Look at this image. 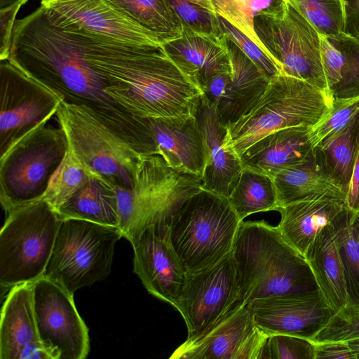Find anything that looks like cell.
<instances>
[{
	"instance_id": "obj_1",
	"label": "cell",
	"mask_w": 359,
	"mask_h": 359,
	"mask_svg": "<svg viewBox=\"0 0 359 359\" xmlns=\"http://www.w3.org/2000/svg\"><path fill=\"white\" fill-rule=\"evenodd\" d=\"M73 34L104 81V92L135 118L182 124L196 116L202 90L161 47Z\"/></svg>"
},
{
	"instance_id": "obj_2",
	"label": "cell",
	"mask_w": 359,
	"mask_h": 359,
	"mask_svg": "<svg viewBox=\"0 0 359 359\" xmlns=\"http://www.w3.org/2000/svg\"><path fill=\"white\" fill-rule=\"evenodd\" d=\"M69 103L104 116L114 107L104 81L74 35L55 25L41 6L15 21L7 59Z\"/></svg>"
},
{
	"instance_id": "obj_3",
	"label": "cell",
	"mask_w": 359,
	"mask_h": 359,
	"mask_svg": "<svg viewBox=\"0 0 359 359\" xmlns=\"http://www.w3.org/2000/svg\"><path fill=\"white\" fill-rule=\"evenodd\" d=\"M232 255L239 296L248 303L318 289L305 257L265 221H242Z\"/></svg>"
},
{
	"instance_id": "obj_4",
	"label": "cell",
	"mask_w": 359,
	"mask_h": 359,
	"mask_svg": "<svg viewBox=\"0 0 359 359\" xmlns=\"http://www.w3.org/2000/svg\"><path fill=\"white\" fill-rule=\"evenodd\" d=\"M333 99L304 80L280 74L270 79L259 100L236 122L226 126L225 146L239 157L257 141L276 130L313 127L330 114Z\"/></svg>"
},
{
	"instance_id": "obj_5",
	"label": "cell",
	"mask_w": 359,
	"mask_h": 359,
	"mask_svg": "<svg viewBox=\"0 0 359 359\" xmlns=\"http://www.w3.org/2000/svg\"><path fill=\"white\" fill-rule=\"evenodd\" d=\"M242 221L224 196L201 188L186 199L168 222L167 231L187 274L231 253Z\"/></svg>"
},
{
	"instance_id": "obj_6",
	"label": "cell",
	"mask_w": 359,
	"mask_h": 359,
	"mask_svg": "<svg viewBox=\"0 0 359 359\" xmlns=\"http://www.w3.org/2000/svg\"><path fill=\"white\" fill-rule=\"evenodd\" d=\"M123 236L116 226L63 219L43 277L74 295L110 273L115 245Z\"/></svg>"
},
{
	"instance_id": "obj_7",
	"label": "cell",
	"mask_w": 359,
	"mask_h": 359,
	"mask_svg": "<svg viewBox=\"0 0 359 359\" xmlns=\"http://www.w3.org/2000/svg\"><path fill=\"white\" fill-rule=\"evenodd\" d=\"M46 125L20 138L0 156V201L6 214L43 198L67 153L64 130Z\"/></svg>"
},
{
	"instance_id": "obj_8",
	"label": "cell",
	"mask_w": 359,
	"mask_h": 359,
	"mask_svg": "<svg viewBox=\"0 0 359 359\" xmlns=\"http://www.w3.org/2000/svg\"><path fill=\"white\" fill-rule=\"evenodd\" d=\"M6 215L0 232V284L12 287L43 276L62 218L43 199Z\"/></svg>"
},
{
	"instance_id": "obj_9",
	"label": "cell",
	"mask_w": 359,
	"mask_h": 359,
	"mask_svg": "<svg viewBox=\"0 0 359 359\" xmlns=\"http://www.w3.org/2000/svg\"><path fill=\"white\" fill-rule=\"evenodd\" d=\"M55 115L69 149L90 170L115 187L132 188L144 154L86 106L62 101Z\"/></svg>"
},
{
	"instance_id": "obj_10",
	"label": "cell",
	"mask_w": 359,
	"mask_h": 359,
	"mask_svg": "<svg viewBox=\"0 0 359 359\" xmlns=\"http://www.w3.org/2000/svg\"><path fill=\"white\" fill-rule=\"evenodd\" d=\"M201 188V177L172 169L160 155H144L132 188L115 187L118 229L128 239L145 222L170 218L186 199Z\"/></svg>"
},
{
	"instance_id": "obj_11",
	"label": "cell",
	"mask_w": 359,
	"mask_h": 359,
	"mask_svg": "<svg viewBox=\"0 0 359 359\" xmlns=\"http://www.w3.org/2000/svg\"><path fill=\"white\" fill-rule=\"evenodd\" d=\"M254 25L282 74L304 80L329 93L320 34L289 0L257 14Z\"/></svg>"
},
{
	"instance_id": "obj_12",
	"label": "cell",
	"mask_w": 359,
	"mask_h": 359,
	"mask_svg": "<svg viewBox=\"0 0 359 359\" xmlns=\"http://www.w3.org/2000/svg\"><path fill=\"white\" fill-rule=\"evenodd\" d=\"M0 154L47 124L64 98L9 61L1 60Z\"/></svg>"
},
{
	"instance_id": "obj_13",
	"label": "cell",
	"mask_w": 359,
	"mask_h": 359,
	"mask_svg": "<svg viewBox=\"0 0 359 359\" xmlns=\"http://www.w3.org/2000/svg\"><path fill=\"white\" fill-rule=\"evenodd\" d=\"M269 335L240 299L219 319L187 337L170 359H259Z\"/></svg>"
},
{
	"instance_id": "obj_14",
	"label": "cell",
	"mask_w": 359,
	"mask_h": 359,
	"mask_svg": "<svg viewBox=\"0 0 359 359\" xmlns=\"http://www.w3.org/2000/svg\"><path fill=\"white\" fill-rule=\"evenodd\" d=\"M33 302L39 339L53 358H86L90 351L88 329L74 295L43 276L33 282Z\"/></svg>"
},
{
	"instance_id": "obj_15",
	"label": "cell",
	"mask_w": 359,
	"mask_h": 359,
	"mask_svg": "<svg viewBox=\"0 0 359 359\" xmlns=\"http://www.w3.org/2000/svg\"><path fill=\"white\" fill-rule=\"evenodd\" d=\"M41 6L50 21L67 32L139 46L163 45L154 34L104 0H42Z\"/></svg>"
},
{
	"instance_id": "obj_16",
	"label": "cell",
	"mask_w": 359,
	"mask_h": 359,
	"mask_svg": "<svg viewBox=\"0 0 359 359\" xmlns=\"http://www.w3.org/2000/svg\"><path fill=\"white\" fill-rule=\"evenodd\" d=\"M168 218L145 222L128 239L133 249V269L147 290L174 308L187 273L168 236Z\"/></svg>"
},
{
	"instance_id": "obj_17",
	"label": "cell",
	"mask_w": 359,
	"mask_h": 359,
	"mask_svg": "<svg viewBox=\"0 0 359 359\" xmlns=\"http://www.w3.org/2000/svg\"><path fill=\"white\" fill-rule=\"evenodd\" d=\"M239 299L231 252L214 265L187 274L175 309L183 317L189 337L219 319Z\"/></svg>"
},
{
	"instance_id": "obj_18",
	"label": "cell",
	"mask_w": 359,
	"mask_h": 359,
	"mask_svg": "<svg viewBox=\"0 0 359 359\" xmlns=\"http://www.w3.org/2000/svg\"><path fill=\"white\" fill-rule=\"evenodd\" d=\"M254 318L268 335L289 334L312 340L334 311L316 289L249 303Z\"/></svg>"
},
{
	"instance_id": "obj_19",
	"label": "cell",
	"mask_w": 359,
	"mask_h": 359,
	"mask_svg": "<svg viewBox=\"0 0 359 359\" xmlns=\"http://www.w3.org/2000/svg\"><path fill=\"white\" fill-rule=\"evenodd\" d=\"M230 72L210 106L225 126L246 114L266 90L270 79L233 42L223 34Z\"/></svg>"
},
{
	"instance_id": "obj_20",
	"label": "cell",
	"mask_w": 359,
	"mask_h": 359,
	"mask_svg": "<svg viewBox=\"0 0 359 359\" xmlns=\"http://www.w3.org/2000/svg\"><path fill=\"white\" fill-rule=\"evenodd\" d=\"M347 207L346 196L326 192L278 208L277 226L285 239L304 256L317 235Z\"/></svg>"
},
{
	"instance_id": "obj_21",
	"label": "cell",
	"mask_w": 359,
	"mask_h": 359,
	"mask_svg": "<svg viewBox=\"0 0 359 359\" xmlns=\"http://www.w3.org/2000/svg\"><path fill=\"white\" fill-rule=\"evenodd\" d=\"M309 126L276 130L251 145L240 156L243 168L271 178L280 170L308 161L314 153Z\"/></svg>"
},
{
	"instance_id": "obj_22",
	"label": "cell",
	"mask_w": 359,
	"mask_h": 359,
	"mask_svg": "<svg viewBox=\"0 0 359 359\" xmlns=\"http://www.w3.org/2000/svg\"><path fill=\"white\" fill-rule=\"evenodd\" d=\"M196 119L208 152L202 188L228 198L243 170L241 158L225 146L226 126L203 95Z\"/></svg>"
},
{
	"instance_id": "obj_23",
	"label": "cell",
	"mask_w": 359,
	"mask_h": 359,
	"mask_svg": "<svg viewBox=\"0 0 359 359\" xmlns=\"http://www.w3.org/2000/svg\"><path fill=\"white\" fill-rule=\"evenodd\" d=\"M155 154L172 169L202 177L208 152L196 117L182 124L148 119Z\"/></svg>"
},
{
	"instance_id": "obj_24",
	"label": "cell",
	"mask_w": 359,
	"mask_h": 359,
	"mask_svg": "<svg viewBox=\"0 0 359 359\" xmlns=\"http://www.w3.org/2000/svg\"><path fill=\"white\" fill-rule=\"evenodd\" d=\"M222 38L183 28L180 37L164 43L162 48L170 60L203 90L215 76L230 69Z\"/></svg>"
},
{
	"instance_id": "obj_25",
	"label": "cell",
	"mask_w": 359,
	"mask_h": 359,
	"mask_svg": "<svg viewBox=\"0 0 359 359\" xmlns=\"http://www.w3.org/2000/svg\"><path fill=\"white\" fill-rule=\"evenodd\" d=\"M335 221L317 235L304 255L318 288L334 312L351 303L336 236Z\"/></svg>"
},
{
	"instance_id": "obj_26",
	"label": "cell",
	"mask_w": 359,
	"mask_h": 359,
	"mask_svg": "<svg viewBox=\"0 0 359 359\" xmlns=\"http://www.w3.org/2000/svg\"><path fill=\"white\" fill-rule=\"evenodd\" d=\"M33 302V283L11 287L0 320V359H16L27 344L40 341Z\"/></svg>"
},
{
	"instance_id": "obj_27",
	"label": "cell",
	"mask_w": 359,
	"mask_h": 359,
	"mask_svg": "<svg viewBox=\"0 0 359 359\" xmlns=\"http://www.w3.org/2000/svg\"><path fill=\"white\" fill-rule=\"evenodd\" d=\"M320 36V53L327 89L334 99L359 96V41L345 32Z\"/></svg>"
},
{
	"instance_id": "obj_28",
	"label": "cell",
	"mask_w": 359,
	"mask_h": 359,
	"mask_svg": "<svg viewBox=\"0 0 359 359\" xmlns=\"http://www.w3.org/2000/svg\"><path fill=\"white\" fill-rule=\"evenodd\" d=\"M272 179L278 208L326 192L346 196L330 178L315 149L308 161L280 170Z\"/></svg>"
},
{
	"instance_id": "obj_29",
	"label": "cell",
	"mask_w": 359,
	"mask_h": 359,
	"mask_svg": "<svg viewBox=\"0 0 359 359\" xmlns=\"http://www.w3.org/2000/svg\"><path fill=\"white\" fill-rule=\"evenodd\" d=\"M63 219L73 218L118 228L115 186L102 177H94L59 209Z\"/></svg>"
},
{
	"instance_id": "obj_30",
	"label": "cell",
	"mask_w": 359,
	"mask_h": 359,
	"mask_svg": "<svg viewBox=\"0 0 359 359\" xmlns=\"http://www.w3.org/2000/svg\"><path fill=\"white\" fill-rule=\"evenodd\" d=\"M359 144V114L344 129L315 147L332 181L346 194Z\"/></svg>"
},
{
	"instance_id": "obj_31",
	"label": "cell",
	"mask_w": 359,
	"mask_h": 359,
	"mask_svg": "<svg viewBox=\"0 0 359 359\" xmlns=\"http://www.w3.org/2000/svg\"><path fill=\"white\" fill-rule=\"evenodd\" d=\"M115 10L162 41L182 36V24L168 0H104Z\"/></svg>"
},
{
	"instance_id": "obj_32",
	"label": "cell",
	"mask_w": 359,
	"mask_h": 359,
	"mask_svg": "<svg viewBox=\"0 0 359 359\" xmlns=\"http://www.w3.org/2000/svg\"><path fill=\"white\" fill-rule=\"evenodd\" d=\"M228 198L241 220L254 213L278 209L273 179L248 168H243Z\"/></svg>"
},
{
	"instance_id": "obj_33",
	"label": "cell",
	"mask_w": 359,
	"mask_h": 359,
	"mask_svg": "<svg viewBox=\"0 0 359 359\" xmlns=\"http://www.w3.org/2000/svg\"><path fill=\"white\" fill-rule=\"evenodd\" d=\"M217 17L238 29L269 57L278 67L275 58L262 42L255 29V17L283 0H194ZM281 72V71H280Z\"/></svg>"
},
{
	"instance_id": "obj_34",
	"label": "cell",
	"mask_w": 359,
	"mask_h": 359,
	"mask_svg": "<svg viewBox=\"0 0 359 359\" xmlns=\"http://www.w3.org/2000/svg\"><path fill=\"white\" fill-rule=\"evenodd\" d=\"M334 224L350 302L359 303V212L347 206Z\"/></svg>"
},
{
	"instance_id": "obj_35",
	"label": "cell",
	"mask_w": 359,
	"mask_h": 359,
	"mask_svg": "<svg viewBox=\"0 0 359 359\" xmlns=\"http://www.w3.org/2000/svg\"><path fill=\"white\" fill-rule=\"evenodd\" d=\"M97 177L68 147L62 163L52 175L42 199L57 212L74 194Z\"/></svg>"
},
{
	"instance_id": "obj_36",
	"label": "cell",
	"mask_w": 359,
	"mask_h": 359,
	"mask_svg": "<svg viewBox=\"0 0 359 359\" xmlns=\"http://www.w3.org/2000/svg\"><path fill=\"white\" fill-rule=\"evenodd\" d=\"M321 36L344 32L345 16L341 0H289Z\"/></svg>"
},
{
	"instance_id": "obj_37",
	"label": "cell",
	"mask_w": 359,
	"mask_h": 359,
	"mask_svg": "<svg viewBox=\"0 0 359 359\" xmlns=\"http://www.w3.org/2000/svg\"><path fill=\"white\" fill-rule=\"evenodd\" d=\"M359 339V303L348 304L331 316L313 338V342L345 341Z\"/></svg>"
},
{
	"instance_id": "obj_38",
	"label": "cell",
	"mask_w": 359,
	"mask_h": 359,
	"mask_svg": "<svg viewBox=\"0 0 359 359\" xmlns=\"http://www.w3.org/2000/svg\"><path fill=\"white\" fill-rule=\"evenodd\" d=\"M359 114V96L334 99L330 114L311 129L314 147L344 129Z\"/></svg>"
},
{
	"instance_id": "obj_39",
	"label": "cell",
	"mask_w": 359,
	"mask_h": 359,
	"mask_svg": "<svg viewBox=\"0 0 359 359\" xmlns=\"http://www.w3.org/2000/svg\"><path fill=\"white\" fill-rule=\"evenodd\" d=\"M179 17L183 28L208 36L222 37L219 19L194 0H168Z\"/></svg>"
},
{
	"instance_id": "obj_40",
	"label": "cell",
	"mask_w": 359,
	"mask_h": 359,
	"mask_svg": "<svg viewBox=\"0 0 359 359\" xmlns=\"http://www.w3.org/2000/svg\"><path fill=\"white\" fill-rule=\"evenodd\" d=\"M259 359H315V344L300 337L271 334Z\"/></svg>"
},
{
	"instance_id": "obj_41",
	"label": "cell",
	"mask_w": 359,
	"mask_h": 359,
	"mask_svg": "<svg viewBox=\"0 0 359 359\" xmlns=\"http://www.w3.org/2000/svg\"><path fill=\"white\" fill-rule=\"evenodd\" d=\"M218 19L222 32L234 42L269 79L281 74L277 65L253 41L224 19L220 17Z\"/></svg>"
},
{
	"instance_id": "obj_42",
	"label": "cell",
	"mask_w": 359,
	"mask_h": 359,
	"mask_svg": "<svg viewBox=\"0 0 359 359\" xmlns=\"http://www.w3.org/2000/svg\"><path fill=\"white\" fill-rule=\"evenodd\" d=\"M20 7L0 10V60H6L9 56L13 31Z\"/></svg>"
},
{
	"instance_id": "obj_43",
	"label": "cell",
	"mask_w": 359,
	"mask_h": 359,
	"mask_svg": "<svg viewBox=\"0 0 359 359\" xmlns=\"http://www.w3.org/2000/svg\"><path fill=\"white\" fill-rule=\"evenodd\" d=\"M315 359H356L348 342H314Z\"/></svg>"
},
{
	"instance_id": "obj_44",
	"label": "cell",
	"mask_w": 359,
	"mask_h": 359,
	"mask_svg": "<svg viewBox=\"0 0 359 359\" xmlns=\"http://www.w3.org/2000/svg\"><path fill=\"white\" fill-rule=\"evenodd\" d=\"M345 16L344 32L359 41V0H341Z\"/></svg>"
},
{
	"instance_id": "obj_45",
	"label": "cell",
	"mask_w": 359,
	"mask_h": 359,
	"mask_svg": "<svg viewBox=\"0 0 359 359\" xmlns=\"http://www.w3.org/2000/svg\"><path fill=\"white\" fill-rule=\"evenodd\" d=\"M16 359H54L50 352L40 341L32 342L23 346Z\"/></svg>"
},
{
	"instance_id": "obj_46",
	"label": "cell",
	"mask_w": 359,
	"mask_h": 359,
	"mask_svg": "<svg viewBox=\"0 0 359 359\" xmlns=\"http://www.w3.org/2000/svg\"><path fill=\"white\" fill-rule=\"evenodd\" d=\"M347 206L359 212V144L352 181L346 196Z\"/></svg>"
},
{
	"instance_id": "obj_47",
	"label": "cell",
	"mask_w": 359,
	"mask_h": 359,
	"mask_svg": "<svg viewBox=\"0 0 359 359\" xmlns=\"http://www.w3.org/2000/svg\"><path fill=\"white\" fill-rule=\"evenodd\" d=\"M27 0H0V10L8 9L12 7H21Z\"/></svg>"
},
{
	"instance_id": "obj_48",
	"label": "cell",
	"mask_w": 359,
	"mask_h": 359,
	"mask_svg": "<svg viewBox=\"0 0 359 359\" xmlns=\"http://www.w3.org/2000/svg\"><path fill=\"white\" fill-rule=\"evenodd\" d=\"M348 344L355 355L356 359H359V339L348 341Z\"/></svg>"
}]
</instances>
